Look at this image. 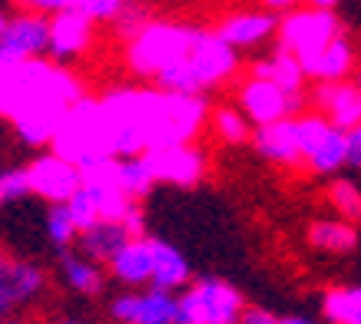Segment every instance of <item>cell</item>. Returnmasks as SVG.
I'll use <instances>...</instances> for the list:
<instances>
[{
  "label": "cell",
  "instance_id": "1",
  "mask_svg": "<svg viewBox=\"0 0 361 324\" xmlns=\"http://www.w3.org/2000/svg\"><path fill=\"white\" fill-rule=\"evenodd\" d=\"M87 96L83 80L66 63L56 60H20L7 66L4 89H0V116L7 123L37 116V113H56L63 116L77 99Z\"/></svg>",
  "mask_w": 361,
  "mask_h": 324
},
{
  "label": "cell",
  "instance_id": "2",
  "mask_svg": "<svg viewBox=\"0 0 361 324\" xmlns=\"http://www.w3.org/2000/svg\"><path fill=\"white\" fill-rule=\"evenodd\" d=\"M136 109L146 152L192 142L212 116L206 93H173L159 87H136Z\"/></svg>",
  "mask_w": 361,
  "mask_h": 324
},
{
  "label": "cell",
  "instance_id": "3",
  "mask_svg": "<svg viewBox=\"0 0 361 324\" xmlns=\"http://www.w3.org/2000/svg\"><path fill=\"white\" fill-rule=\"evenodd\" d=\"M199 33L202 27L186 20H149L136 37L126 40V70L140 80H156L169 63L192 54Z\"/></svg>",
  "mask_w": 361,
  "mask_h": 324
},
{
  "label": "cell",
  "instance_id": "4",
  "mask_svg": "<svg viewBox=\"0 0 361 324\" xmlns=\"http://www.w3.org/2000/svg\"><path fill=\"white\" fill-rule=\"evenodd\" d=\"M50 149L60 152L63 159H70L80 169H87L93 162L106 159V156H116L113 152V136H110L103 99L99 96L77 99L70 106V113L63 116V123H60V132H56Z\"/></svg>",
  "mask_w": 361,
  "mask_h": 324
},
{
  "label": "cell",
  "instance_id": "5",
  "mask_svg": "<svg viewBox=\"0 0 361 324\" xmlns=\"http://www.w3.org/2000/svg\"><path fill=\"white\" fill-rule=\"evenodd\" d=\"M245 298L226 278H196L179 292V324H239Z\"/></svg>",
  "mask_w": 361,
  "mask_h": 324
},
{
  "label": "cell",
  "instance_id": "6",
  "mask_svg": "<svg viewBox=\"0 0 361 324\" xmlns=\"http://www.w3.org/2000/svg\"><path fill=\"white\" fill-rule=\"evenodd\" d=\"M341 20L335 11H322V7H295L279 17V33H275V44L295 54L298 60L318 54L322 46H329L335 37H341Z\"/></svg>",
  "mask_w": 361,
  "mask_h": 324
},
{
  "label": "cell",
  "instance_id": "7",
  "mask_svg": "<svg viewBox=\"0 0 361 324\" xmlns=\"http://www.w3.org/2000/svg\"><path fill=\"white\" fill-rule=\"evenodd\" d=\"M239 109L249 116L252 126H265L275 119H288L305 109V93H288L279 83L265 80V76L249 73L239 83Z\"/></svg>",
  "mask_w": 361,
  "mask_h": 324
},
{
  "label": "cell",
  "instance_id": "8",
  "mask_svg": "<svg viewBox=\"0 0 361 324\" xmlns=\"http://www.w3.org/2000/svg\"><path fill=\"white\" fill-rule=\"evenodd\" d=\"M116 324H179V294L163 288H126L110 301Z\"/></svg>",
  "mask_w": 361,
  "mask_h": 324
},
{
  "label": "cell",
  "instance_id": "9",
  "mask_svg": "<svg viewBox=\"0 0 361 324\" xmlns=\"http://www.w3.org/2000/svg\"><path fill=\"white\" fill-rule=\"evenodd\" d=\"M47 292V271L37 261L0 251V314H13Z\"/></svg>",
  "mask_w": 361,
  "mask_h": 324
},
{
  "label": "cell",
  "instance_id": "10",
  "mask_svg": "<svg viewBox=\"0 0 361 324\" xmlns=\"http://www.w3.org/2000/svg\"><path fill=\"white\" fill-rule=\"evenodd\" d=\"M30 173V189L37 199H44L47 206H60L70 202V195L83 185V169L73 166L70 159H63L60 152L47 149L27 166Z\"/></svg>",
  "mask_w": 361,
  "mask_h": 324
},
{
  "label": "cell",
  "instance_id": "11",
  "mask_svg": "<svg viewBox=\"0 0 361 324\" xmlns=\"http://www.w3.org/2000/svg\"><path fill=\"white\" fill-rule=\"evenodd\" d=\"M239 54L242 50L226 44L216 30L199 33L196 46H192V54H189V63L196 70V80H199V87H202V93L222 87V83H229L232 76L239 73V63H242Z\"/></svg>",
  "mask_w": 361,
  "mask_h": 324
},
{
  "label": "cell",
  "instance_id": "12",
  "mask_svg": "<svg viewBox=\"0 0 361 324\" xmlns=\"http://www.w3.org/2000/svg\"><path fill=\"white\" fill-rule=\"evenodd\" d=\"M47 54H50V17L33 11L13 13L0 40V56L20 63V60H37Z\"/></svg>",
  "mask_w": 361,
  "mask_h": 324
},
{
  "label": "cell",
  "instance_id": "13",
  "mask_svg": "<svg viewBox=\"0 0 361 324\" xmlns=\"http://www.w3.org/2000/svg\"><path fill=\"white\" fill-rule=\"evenodd\" d=\"M146 159H149L159 182L179 185V189L199 185L206 179V169H209L206 152L199 146H192V142H176V146H166V149H153L146 152Z\"/></svg>",
  "mask_w": 361,
  "mask_h": 324
},
{
  "label": "cell",
  "instance_id": "14",
  "mask_svg": "<svg viewBox=\"0 0 361 324\" xmlns=\"http://www.w3.org/2000/svg\"><path fill=\"white\" fill-rule=\"evenodd\" d=\"M93 27L97 23L90 20L80 7H66V11L54 13L50 17V60L56 63H70L83 56L93 46Z\"/></svg>",
  "mask_w": 361,
  "mask_h": 324
},
{
  "label": "cell",
  "instance_id": "15",
  "mask_svg": "<svg viewBox=\"0 0 361 324\" xmlns=\"http://www.w3.org/2000/svg\"><path fill=\"white\" fill-rule=\"evenodd\" d=\"M216 33L235 50H255V46L269 44L279 33V13L265 11V7H259V11H232L216 23Z\"/></svg>",
  "mask_w": 361,
  "mask_h": 324
},
{
  "label": "cell",
  "instance_id": "16",
  "mask_svg": "<svg viewBox=\"0 0 361 324\" xmlns=\"http://www.w3.org/2000/svg\"><path fill=\"white\" fill-rule=\"evenodd\" d=\"M312 103L331 126L348 132L361 123V89L355 80H335V83H318L312 93Z\"/></svg>",
  "mask_w": 361,
  "mask_h": 324
},
{
  "label": "cell",
  "instance_id": "17",
  "mask_svg": "<svg viewBox=\"0 0 361 324\" xmlns=\"http://www.w3.org/2000/svg\"><path fill=\"white\" fill-rule=\"evenodd\" d=\"M252 146L269 166H298V162H305V152H302V142H298L295 116L255 126Z\"/></svg>",
  "mask_w": 361,
  "mask_h": 324
},
{
  "label": "cell",
  "instance_id": "18",
  "mask_svg": "<svg viewBox=\"0 0 361 324\" xmlns=\"http://www.w3.org/2000/svg\"><path fill=\"white\" fill-rule=\"evenodd\" d=\"M110 278L123 288H149L153 285V245L149 235L130 238L110 261H106Z\"/></svg>",
  "mask_w": 361,
  "mask_h": 324
},
{
  "label": "cell",
  "instance_id": "19",
  "mask_svg": "<svg viewBox=\"0 0 361 324\" xmlns=\"http://www.w3.org/2000/svg\"><path fill=\"white\" fill-rule=\"evenodd\" d=\"M302 66H305L308 80H315V83L351 80L355 66H358V50H355V44H351L348 37L341 33V37H335L329 46H322L318 54L305 56V60H302Z\"/></svg>",
  "mask_w": 361,
  "mask_h": 324
},
{
  "label": "cell",
  "instance_id": "20",
  "mask_svg": "<svg viewBox=\"0 0 361 324\" xmlns=\"http://www.w3.org/2000/svg\"><path fill=\"white\" fill-rule=\"evenodd\" d=\"M305 242L308 249L318 251V255H331V258H341V255H351L358 249V228L348 218H315L312 225L305 228Z\"/></svg>",
  "mask_w": 361,
  "mask_h": 324
},
{
  "label": "cell",
  "instance_id": "21",
  "mask_svg": "<svg viewBox=\"0 0 361 324\" xmlns=\"http://www.w3.org/2000/svg\"><path fill=\"white\" fill-rule=\"evenodd\" d=\"M149 245H153V288L179 294L192 281L189 258L176 249L173 242H166V238L149 235Z\"/></svg>",
  "mask_w": 361,
  "mask_h": 324
},
{
  "label": "cell",
  "instance_id": "22",
  "mask_svg": "<svg viewBox=\"0 0 361 324\" xmlns=\"http://www.w3.org/2000/svg\"><path fill=\"white\" fill-rule=\"evenodd\" d=\"M60 278L70 292L83 294V298H99L106 288L110 271H106V265L87 258L83 251H63L60 255Z\"/></svg>",
  "mask_w": 361,
  "mask_h": 324
},
{
  "label": "cell",
  "instance_id": "23",
  "mask_svg": "<svg viewBox=\"0 0 361 324\" xmlns=\"http://www.w3.org/2000/svg\"><path fill=\"white\" fill-rule=\"evenodd\" d=\"M252 73L272 80V83H279L288 93H305V83H308V73H305V66H302V60L295 54L282 50V46H275L272 54L252 60Z\"/></svg>",
  "mask_w": 361,
  "mask_h": 324
},
{
  "label": "cell",
  "instance_id": "24",
  "mask_svg": "<svg viewBox=\"0 0 361 324\" xmlns=\"http://www.w3.org/2000/svg\"><path fill=\"white\" fill-rule=\"evenodd\" d=\"M126 242H130V232L123 228V222H116V218H99V222H93L90 228L80 232L77 249L83 251L87 258L106 265V261H110L113 255L126 245Z\"/></svg>",
  "mask_w": 361,
  "mask_h": 324
},
{
  "label": "cell",
  "instance_id": "25",
  "mask_svg": "<svg viewBox=\"0 0 361 324\" xmlns=\"http://www.w3.org/2000/svg\"><path fill=\"white\" fill-rule=\"evenodd\" d=\"M305 166H308V173H315V175H329V179L338 175L348 166V132L331 126L325 132V139L305 156Z\"/></svg>",
  "mask_w": 361,
  "mask_h": 324
},
{
  "label": "cell",
  "instance_id": "26",
  "mask_svg": "<svg viewBox=\"0 0 361 324\" xmlns=\"http://www.w3.org/2000/svg\"><path fill=\"white\" fill-rule=\"evenodd\" d=\"M322 314L329 324H361V285H335L322 294Z\"/></svg>",
  "mask_w": 361,
  "mask_h": 324
},
{
  "label": "cell",
  "instance_id": "27",
  "mask_svg": "<svg viewBox=\"0 0 361 324\" xmlns=\"http://www.w3.org/2000/svg\"><path fill=\"white\" fill-rule=\"evenodd\" d=\"M209 126H212V132H216V139L222 142V146H245V142H252V126L249 116L239 109V103L232 106V103H222V106L212 109V116H209Z\"/></svg>",
  "mask_w": 361,
  "mask_h": 324
},
{
  "label": "cell",
  "instance_id": "28",
  "mask_svg": "<svg viewBox=\"0 0 361 324\" xmlns=\"http://www.w3.org/2000/svg\"><path fill=\"white\" fill-rule=\"evenodd\" d=\"M156 182L159 179H156L146 152L142 156H120V189L130 195L133 202H142L156 189Z\"/></svg>",
  "mask_w": 361,
  "mask_h": 324
},
{
  "label": "cell",
  "instance_id": "29",
  "mask_svg": "<svg viewBox=\"0 0 361 324\" xmlns=\"http://www.w3.org/2000/svg\"><path fill=\"white\" fill-rule=\"evenodd\" d=\"M325 202L338 218H348L358 225L361 222V189L351 179H341V175H331L329 189H325Z\"/></svg>",
  "mask_w": 361,
  "mask_h": 324
},
{
  "label": "cell",
  "instance_id": "30",
  "mask_svg": "<svg viewBox=\"0 0 361 324\" xmlns=\"http://www.w3.org/2000/svg\"><path fill=\"white\" fill-rule=\"evenodd\" d=\"M44 228H47L50 245H54L56 251H66L70 245H77V242H80V225H77V218L70 216L66 202H60V206H50Z\"/></svg>",
  "mask_w": 361,
  "mask_h": 324
},
{
  "label": "cell",
  "instance_id": "31",
  "mask_svg": "<svg viewBox=\"0 0 361 324\" xmlns=\"http://www.w3.org/2000/svg\"><path fill=\"white\" fill-rule=\"evenodd\" d=\"M156 87L173 89V93H202V87H199V80H196V70L189 63V56H183V60H176V63L166 66L163 73L156 76Z\"/></svg>",
  "mask_w": 361,
  "mask_h": 324
},
{
  "label": "cell",
  "instance_id": "32",
  "mask_svg": "<svg viewBox=\"0 0 361 324\" xmlns=\"http://www.w3.org/2000/svg\"><path fill=\"white\" fill-rule=\"evenodd\" d=\"M27 195H33L27 166H11V169H0V206L23 202Z\"/></svg>",
  "mask_w": 361,
  "mask_h": 324
},
{
  "label": "cell",
  "instance_id": "33",
  "mask_svg": "<svg viewBox=\"0 0 361 324\" xmlns=\"http://www.w3.org/2000/svg\"><path fill=\"white\" fill-rule=\"evenodd\" d=\"M295 126H298V142H302V152H312L318 146V142L325 139V132L331 130V123L322 113H302V116H295Z\"/></svg>",
  "mask_w": 361,
  "mask_h": 324
},
{
  "label": "cell",
  "instance_id": "34",
  "mask_svg": "<svg viewBox=\"0 0 361 324\" xmlns=\"http://www.w3.org/2000/svg\"><path fill=\"white\" fill-rule=\"evenodd\" d=\"M66 208H70V216L77 218L80 232H83V228H90V225H93V222H99L97 199L90 195V189H87V185H80L77 192L70 195V202H66Z\"/></svg>",
  "mask_w": 361,
  "mask_h": 324
},
{
  "label": "cell",
  "instance_id": "35",
  "mask_svg": "<svg viewBox=\"0 0 361 324\" xmlns=\"http://www.w3.org/2000/svg\"><path fill=\"white\" fill-rule=\"evenodd\" d=\"M73 7H80L93 23H116V17L130 7V0H77Z\"/></svg>",
  "mask_w": 361,
  "mask_h": 324
},
{
  "label": "cell",
  "instance_id": "36",
  "mask_svg": "<svg viewBox=\"0 0 361 324\" xmlns=\"http://www.w3.org/2000/svg\"><path fill=\"white\" fill-rule=\"evenodd\" d=\"M149 20H153V17H149V11L142 7L140 0H130V7L116 17V23H113V27H116V33H120L123 40H130V37H136V33H140Z\"/></svg>",
  "mask_w": 361,
  "mask_h": 324
},
{
  "label": "cell",
  "instance_id": "37",
  "mask_svg": "<svg viewBox=\"0 0 361 324\" xmlns=\"http://www.w3.org/2000/svg\"><path fill=\"white\" fill-rule=\"evenodd\" d=\"M23 11H33V13H47V17H54V13L66 11V7H73L77 0H17Z\"/></svg>",
  "mask_w": 361,
  "mask_h": 324
},
{
  "label": "cell",
  "instance_id": "38",
  "mask_svg": "<svg viewBox=\"0 0 361 324\" xmlns=\"http://www.w3.org/2000/svg\"><path fill=\"white\" fill-rule=\"evenodd\" d=\"M120 222H123V228L130 232V238H142V235H146V216H142V206H140V202H133L130 212H126Z\"/></svg>",
  "mask_w": 361,
  "mask_h": 324
},
{
  "label": "cell",
  "instance_id": "39",
  "mask_svg": "<svg viewBox=\"0 0 361 324\" xmlns=\"http://www.w3.org/2000/svg\"><path fill=\"white\" fill-rule=\"evenodd\" d=\"M348 166L361 169V123L348 130Z\"/></svg>",
  "mask_w": 361,
  "mask_h": 324
},
{
  "label": "cell",
  "instance_id": "40",
  "mask_svg": "<svg viewBox=\"0 0 361 324\" xmlns=\"http://www.w3.org/2000/svg\"><path fill=\"white\" fill-rule=\"evenodd\" d=\"M239 324H279V314H272L269 308H245Z\"/></svg>",
  "mask_w": 361,
  "mask_h": 324
},
{
  "label": "cell",
  "instance_id": "41",
  "mask_svg": "<svg viewBox=\"0 0 361 324\" xmlns=\"http://www.w3.org/2000/svg\"><path fill=\"white\" fill-rule=\"evenodd\" d=\"M259 4H262L265 11H272V13H279V17H282V13L295 11V7L302 4V0H259Z\"/></svg>",
  "mask_w": 361,
  "mask_h": 324
},
{
  "label": "cell",
  "instance_id": "42",
  "mask_svg": "<svg viewBox=\"0 0 361 324\" xmlns=\"http://www.w3.org/2000/svg\"><path fill=\"white\" fill-rule=\"evenodd\" d=\"M279 324H318L308 314H279Z\"/></svg>",
  "mask_w": 361,
  "mask_h": 324
},
{
  "label": "cell",
  "instance_id": "43",
  "mask_svg": "<svg viewBox=\"0 0 361 324\" xmlns=\"http://www.w3.org/2000/svg\"><path fill=\"white\" fill-rule=\"evenodd\" d=\"M302 4H305V7H322V11H335L341 0H302Z\"/></svg>",
  "mask_w": 361,
  "mask_h": 324
},
{
  "label": "cell",
  "instance_id": "44",
  "mask_svg": "<svg viewBox=\"0 0 361 324\" xmlns=\"http://www.w3.org/2000/svg\"><path fill=\"white\" fill-rule=\"evenodd\" d=\"M44 324H87L83 318H73V314H60V318H50V321Z\"/></svg>",
  "mask_w": 361,
  "mask_h": 324
},
{
  "label": "cell",
  "instance_id": "45",
  "mask_svg": "<svg viewBox=\"0 0 361 324\" xmlns=\"http://www.w3.org/2000/svg\"><path fill=\"white\" fill-rule=\"evenodd\" d=\"M7 20H11V17H7V13L0 11V40H4V30H7Z\"/></svg>",
  "mask_w": 361,
  "mask_h": 324
},
{
  "label": "cell",
  "instance_id": "46",
  "mask_svg": "<svg viewBox=\"0 0 361 324\" xmlns=\"http://www.w3.org/2000/svg\"><path fill=\"white\" fill-rule=\"evenodd\" d=\"M0 324H17V321H13L11 314H0Z\"/></svg>",
  "mask_w": 361,
  "mask_h": 324
},
{
  "label": "cell",
  "instance_id": "47",
  "mask_svg": "<svg viewBox=\"0 0 361 324\" xmlns=\"http://www.w3.org/2000/svg\"><path fill=\"white\" fill-rule=\"evenodd\" d=\"M355 83H358V89H361V73H358V80H355Z\"/></svg>",
  "mask_w": 361,
  "mask_h": 324
}]
</instances>
